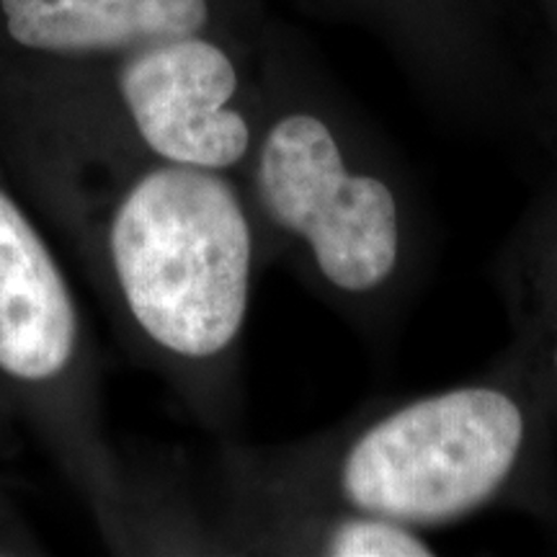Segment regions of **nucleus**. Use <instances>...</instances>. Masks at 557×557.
Masks as SVG:
<instances>
[{"label": "nucleus", "instance_id": "nucleus-1", "mask_svg": "<svg viewBox=\"0 0 557 557\" xmlns=\"http://www.w3.org/2000/svg\"><path fill=\"white\" fill-rule=\"evenodd\" d=\"M0 152L65 233L137 357L201 426L230 434L243 408V338L263 263L240 176L90 152Z\"/></svg>", "mask_w": 557, "mask_h": 557}, {"label": "nucleus", "instance_id": "nucleus-7", "mask_svg": "<svg viewBox=\"0 0 557 557\" xmlns=\"http://www.w3.org/2000/svg\"><path fill=\"white\" fill-rule=\"evenodd\" d=\"M496 276L513 329L504 359L557 426V173L506 240Z\"/></svg>", "mask_w": 557, "mask_h": 557}, {"label": "nucleus", "instance_id": "nucleus-6", "mask_svg": "<svg viewBox=\"0 0 557 557\" xmlns=\"http://www.w3.org/2000/svg\"><path fill=\"white\" fill-rule=\"evenodd\" d=\"M209 26V0H0L5 39L50 60H116Z\"/></svg>", "mask_w": 557, "mask_h": 557}, {"label": "nucleus", "instance_id": "nucleus-4", "mask_svg": "<svg viewBox=\"0 0 557 557\" xmlns=\"http://www.w3.org/2000/svg\"><path fill=\"white\" fill-rule=\"evenodd\" d=\"M0 398L94 508L103 534L135 545L143 500L103 436L99 374L70 278L0 173Z\"/></svg>", "mask_w": 557, "mask_h": 557}, {"label": "nucleus", "instance_id": "nucleus-2", "mask_svg": "<svg viewBox=\"0 0 557 557\" xmlns=\"http://www.w3.org/2000/svg\"><path fill=\"white\" fill-rule=\"evenodd\" d=\"M555 421L500 359L485 377L361 410L274 451L225 457L227 498L361 511L431 532L498 506L557 511Z\"/></svg>", "mask_w": 557, "mask_h": 557}, {"label": "nucleus", "instance_id": "nucleus-3", "mask_svg": "<svg viewBox=\"0 0 557 557\" xmlns=\"http://www.w3.org/2000/svg\"><path fill=\"white\" fill-rule=\"evenodd\" d=\"M243 189L263 263L284 261L372 344H387L431 263L413 178L329 111L282 107L261 122Z\"/></svg>", "mask_w": 557, "mask_h": 557}, {"label": "nucleus", "instance_id": "nucleus-5", "mask_svg": "<svg viewBox=\"0 0 557 557\" xmlns=\"http://www.w3.org/2000/svg\"><path fill=\"white\" fill-rule=\"evenodd\" d=\"M114 62V116L39 139L94 156L143 158L240 176L263 116L225 45L194 34Z\"/></svg>", "mask_w": 557, "mask_h": 557}]
</instances>
